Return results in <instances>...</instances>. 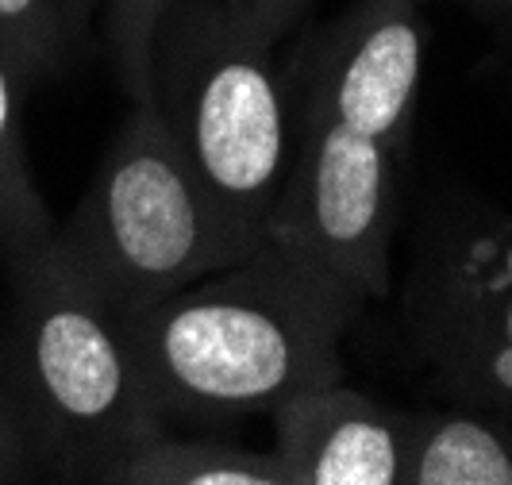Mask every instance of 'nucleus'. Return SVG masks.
I'll return each instance as SVG.
<instances>
[{
  "mask_svg": "<svg viewBox=\"0 0 512 485\" xmlns=\"http://www.w3.org/2000/svg\"><path fill=\"white\" fill-rule=\"evenodd\" d=\"M89 43V27L66 0H0V51L24 89L66 74Z\"/></svg>",
  "mask_w": 512,
  "mask_h": 485,
  "instance_id": "12",
  "label": "nucleus"
},
{
  "mask_svg": "<svg viewBox=\"0 0 512 485\" xmlns=\"http://www.w3.org/2000/svg\"><path fill=\"white\" fill-rule=\"evenodd\" d=\"M58 455L0 324V485H54Z\"/></svg>",
  "mask_w": 512,
  "mask_h": 485,
  "instance_id": "13",
  "label": "nucleus"
},
{
  "mask_svg": "<svg viewBox=\"0 0 512 485\" xmlns=\"http://www.w3.org/2000/svg\"><path fill=\"white\" fill-rule=\"evenodd\" d=\"M270 420L289 485H405L412 412L385 409L339 382L289 397Z\"/></svg>",
  "mask_w": 512,
  "mask_h": 485,
  "instance_id": "8",
  "label": "nucleus"
},
{
  "mask_svg": "<svg viewBox=\"0 0 512 485\" xmlns=\"http://www.w3.org/2000/svg\"><path fill=\"white\" fill-rule=\"evenodd\" d=\"M224 8L251 39L274 47L282 35H289L301 24V16L312 8V0H224Z\"/></svg>",
  "mask_w": 512,
  "mask_h": 485,
  "instance_id": "15",
  "label": "nucleus"
},
{
  "mask_svg": "<svg viewBox=\"0 0 512 485\" xmlns=\"http://www.w3.org/2000/svg\"><path fill=\"white\" fill-rule=\"evenodd\" d=\"M174 0H104V47L131 104H151L154 31Z\"/></svg>",
  "mask_w": 512,
  "mask_h": 485,
  "instance_id": "14",
  "label": "nucleus"
},
{
  "mask_svg": "<svg viewBox=\"0 0 512 485\" xmlns=\"http://www.w3.org/2000/svg\"><path fill=\"white\" fill-rule=\"evenodd\" d=\"M405 485H512V435L478 409L412 412Z\"/></svg>",
  "mask_w": 512,
  "mask_h": 485,
  "instance_id": "9",
  "label": "nucleus"
},
{
  "mask_svg": "<svg viewBox=\"0 0 512 485\" xmlns=\"http://www.w3.org/2000/svg\"><path fill=\"white\" fill-rule=\"evenodd\" d=\"M54 235L120 316L255 255L220 220L151 104H131L89 189Z\"/></svg>",
  "mask_w": 512,
  "mask_h": 485,
  "instance_id": "4",
  "label": "nucleus"
},
{
  "mask_svg": "<svg viewBox=\"0 0 512 485\" xmlns=\"http://www.w3.org/2000/svg\"><path fill=\"white\" fill-rule=\"evenodd\" d=\"M24 81L0 51V262L4 270L39 255L54 239V216L31 174L24 135Z\"/></svg>",
  "mask_w": 512,
  "mask_h": 485,
  "instance_id": "11",
  "label": "nucleus"
},
{
  "mask_svg": "<svg viewBox=\"0 0 512 485\" xmlns=\"http://www.w3.org/2000/svg\"><path fill=\"white\" fill-rule=\"evenodd\" d=\"M85 485H289L274 455L158 432L112 459Z\"/></svg>",
  "mask_w": 512,
  "mask_h": 485,
  "instance_id": "10",
  "label": "nucleus"
},
{
  "mask_svg": "<svg viewBox=\"0 0 512 485\" xmlns=\"http://www.w3.org/2000/svg\"><path fill=\"white\" fill-rule=\"evenodd\" d=\"M8 285L12 305L4 332L51 432L58 455L54 485H85L135 443L170 432L139 382L124 316L58 235L39 255L12 266Z\"/></svg>",
  "mask_w": 512,
  "mask_h": 485,
  "instance_id": "3",
  "label": "nucleus"
},
{
  "mask_svg": "<svg viewBox=\"0 0 512 485\" xmlns=\"http://www.w3.org/2000/svg\"><path fill=\"white\" fill-rule=\"evenodd\" d=\"M412 347L462 409L512 420V216L447 201L405 281Z\"/></svg>",
  "mask_w": 512,
  "mask_h": 485,
  "instance_id": "5",
  "label": "nucleus"
},
{
  "mask_svg": "<svg viewBox=\"0 0 512 485\" xmlns=\"http://www.w3.org/2000/svg\"><path fill=\"white\" fill-rule=\"evenodd\" d=\"M66 4L74 8V16H77V20H81V24H85V27H93V16L101 12V4H104V0H66Z\"/></svg>",
  "mask_w": 512,
  "mask_h": 485,
  "instance_id": "17",
  "label": "nucleus"
},
{
  "mask_svg": "<svg viewBox=\"0 0 512 485\" xmlns=\"http://www.w3.org/2000/svg\"><path fill=\"white\" fill-rule=\"evenodd\" d=\"M151 108L239 247L258 251L293 154L274 47L235 24L224 0H174L154 31Z\"/></svg>",
  "mask_w": 512,
  "mask_h": 485,
  "instance_id": "2",
  "label": "nucleus"
},
{
  "mask_svg": "<svg viewBox=\"0 0 512 485\" xmlns=\"http://www.w3.org/2000/svg\"><path fill=\"white\" fill-rule=\"evenodd\" d=\"M424 58V0H351L332 24L305 35L285 74L289 112L405 151Z\"/></svg>",
  "mask_w": 512,
  "mask_h": 485,
  "instance_id": "7",
  "label": "nucleus"
},
{
  "mask_svg": "<svg viewBox=\"0 0 512 485\" xmlns=\"http://www.w3.org/2000/svg\"><path fill=\"white\" fill-rule=\"evenodd\" d=\"M362 305L324 262L266 235L255 255L124 316V332L154 412L205 424L270 416L343 382V335Z\"/></svg>",
  "mask_w": 512,
  "mask_h": 485,
  "instance_id": "1",
  "label": "nucleus"
},
{
  "mask_svg": "<svg viewBox=\"0 0 512 485\" xmlns=\"http://www.w3.org/2000/svg\"><path fill=\"white\" fill-rule=\"evenodd\" d=\"M459 4H466L470 12L486 16L493 24H512V0H459Z\"/></svg>",
  "mask_w": 512,
  "mask_h": 485,
  "instance_id": "16",
  "label": "nucleus"
},
{
  "mask_svg": "<svg viewBox=\"0 0 512 485\" xmlns=\"http://www.w3.org/2000/svg\"><path fill=\"white\" fill-rule=\"evenodd\" d=\"M405 151L355 131L293 116V154L266 235L324 262L359 297L389 293L397 170Z\"/></svg>",
  "mask_w": 512,
  "mask_h": 485,
  "instance_id": "6",
  "label": "nucleus"
}]
</instances>
